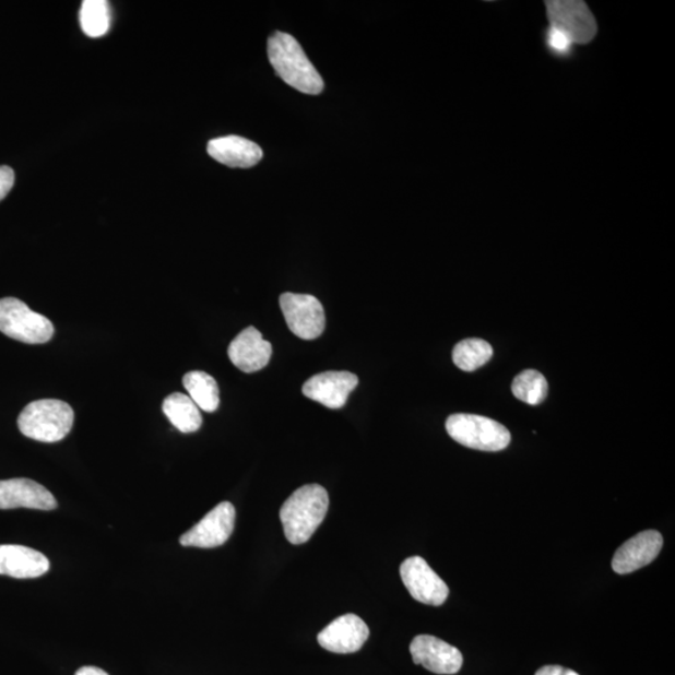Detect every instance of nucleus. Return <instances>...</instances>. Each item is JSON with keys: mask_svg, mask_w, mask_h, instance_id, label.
Instances as JSON below:
<instances>
[{"mask_svg": "<svg viewBox=\"0 0 675 675\" xmlns=\"http://www.w3.org/2000/svg\"><path fill=\"white\" fill-rule=\"evenodd\" d=\"M328 508V492L319 484H308L294 492L280 513L285 538L296 545L307 543L324 521Z\"/></svg>", "mask_w": 675, "mask_h": 675, "instance_id": "1", "label": "nucleus"}, {"mask_svg": "<svg viewBox=\"0 0 675 675\" xmlns=\"http://www.w3.org/2000/svg\"><path fill=\"white\" fill-rule=\"evenodd\" d=\"M268 57L276 74L293 88L311 95L322 93V76L291 34L275 32L268 40Z\"/></svg>", "mask_w": 675, "mask_h": 675, "instance_id": "2", "label": "nucleus"}, {"mask_svg": "<svg viewBox=\"0 0 675 675\" xmlns=\"http://www.w3.org/2000/svg\"><path fill=\"white\" fill-rule=\"evenodd\" d=\"M74 424L72 406L63 401L40 400L32 402L22 411L19 417V428L23 436L42 441L56 443L71 433Z\"/></svg>", "mask_w": 675, "mask_h": 675, "instance_id": "3", "label": "nucleus"}, {"mask_svg": "<svg viewBox=\"0 0 675 675\" xmlns=\"http://www.w3.org/2000/svg\"><path fill=\"white\" fill-rule=\"evenodd\" d=\"M446 429L458 443L483 452H499L512 440L504 424L475 414L450 415Z\"/></svg>", "mask_w": 675, "mask_h": 675, "instance_id": "4", "label": "nucleus"}, {"mask_svg": "<svg viewBox=\"0 0 675 675\" xmlns=\"http://www.w3.org/2000/svg\"><path fill=\"white\" fill-rule=\"evenodd\" d=\"M0 332L25 344H46L55 335L50 320L16 298L0 299Z\"/></svg>", "mask_w": 675, "mask_h": 675, "instance_id": "5", "label": "nucleus"}, {"mask_svg": "<svg viewBox=\"0 0 675 675\" xmlns=\"http://www.w3.org/2000/svg\"><path fill=\"white\" fill-rule=\"evenodd\" d=\"M550 25L568 34L578 46H588L599 34V23L590 7L579 0H557L545 2Z\"/></svg>", "mask_w": 675, "mask_h": 675, "instance_id": "6", "label": "nucleus"}, {"mask_svg": "<svg viewBox=\"0 0 675 675\" xmlns=\"http://www.w3.org/2000/svg\"><path fill=\"white\" fill-rule=\"evenodd\" d=\"M280 305L291 332L300 340L313 341L323 334L324 308L316 297L309 294L284 293Z\"/></svg>", "mask_w": 675, "mask_h": 675, "instance_id": "7", "label": "nucleus"}, {"mask_svg": "<svg viewBox=\"0 0 675 675\" xmlns=\"http://www.w3.org/2000/svg\"><path fill=\"white\" fill-rule=\"evenodd\" d=\"M236 525V508L229 501H222L192 530L180 536L183 547L216 548L227 543Z\"/></svg>", "mask_w": 675, "mask_h": 675, "instance_id": "8", "label": "nucleus"}, {"mask_svg": "<svg viewBox=\"0 0 675 675\" xmlns=\"http://www.w3.org/2000/svg\"><path fill=\"white\" fill-rule=\"evenodd\" d=\"M400 572L406 590L415 601L433 607H440L447 601L448 585L422 557L406 558Z\"/></svg>", "mask_w": 675, "mask_h": 675, "instance_id": "9", "label": "nucleus"}, {"mask_svg": "<svg viewBox=\"0 0 675 675\" xmlns=\"http://www.w3.org/2000/svg\"><path fill=\"white\" fill-rule=\"evenodd\" d=\"M410 651L413 662L436 674H457L463 666L460 649L433 636H418L412 640Z\"/></svg>", "mask_w": 675, "mask_h": 675, "instance_id": "10", "label": "nucleus"}, {"mask_svg": "<svg viewBox=\"0 0 675 675\" xmlns=\"http://www.w3.org/2000/svg\"><path fill=\"white\" fill-rule=\"evenodd\" d=\"M358 383V377L351 371H324L308 379L301 392L327 408L341 410Z\"/></svg>", "mask_w": 675, "mask_h": 675, "instance_id": "11", "label": "nucleus"}, {"mask_svg": "<svg viewBox=\"0 0 675 675\" xmlns=\"http://www.w3.org/2000/svg\"><path fill=\"white\" fill-rule=\"evenodd\" d=\"M369 635L370 631L365 620L356 614H345L320 631L318 643L328 652L351 654L360 651Z\"/></svg>", "mask_w": 675, "mask_h": 675, "instance_id": "12", "label": "nucleus"}, {"mask_svg": "<svg viewBox=\"0 0 675 675\" xmlns=\"http://www.w3.org/2000/svg\"><path fill=\"white\" fill-rule=\"evenodd\" d=\"M663 536L656 531H644L635 535L614 554L612 568L618 575L633 573L660 556Z\"/></svg>", "mask_w": 675, "mask_h": 675, "instance_id": "13", "label": "nucleus"}, {"mask_svg": "<svg viewBox=\"0 0 675 675\" xmlns=\"http://www.w3.org/2000/svg\"><path fill=\"white\" fill-rule=\"evenodd\" d=\"M57 507L55 496L37 482L28 478L0 481V509L54 510Z\"/></svg>", "mask_w": 675, "mask_h": 675, "instance_id": "14", "label": "nucleus"}, {"mask_svg": "<svg viewBox=\"0 0 675 675\" xmlns=\"http://www.w3.org/2000/svg\"><path fill=\"white\" fill-rule=\"evenodd\" d=\"M272 352V344L263 340L262 333L254 327H248L230 343L228 357L245 374H256L267 367Z\"/></svg>", "mask_w": 675, "mask_h": 675, "instance_id": "15", "label": "nucleus"}, {"mask_svg": "<svg viewBox=\"0 0 675 675\" xmlns=\"http://www.w3.org/2000/svg\"><path fill=\"white\" fill-rule=\"evenodd\" d=\"M50 562L45 554L24 545H0V576L16 579L39 578L48 573Z\"/></svg>", "mask_w": 675, "mask_h": 675, "instance_id": "16", "label": "nucleus"}, {"mask_svg": "<svg viewBox=\"0 0 675 675\" xmlns=\"http://www.w3.org/2000/svg\"><path fill=\"white\" fill-rule=\"evenodd\" d=\"M206 151L213 159L230 168H252L263 158L261 146L238 135L216 138L208 143Z\"/></svg>", "mask_w": 675, "mask_h": 675, "instance_id": "17", "label": "nucleus"}, {"mask_svg": "<svg viewBox=\"0 0 675 675\" xmlns=\"http://www.w3.org/2000/svg\"><path fill=\"white\" fill-rule=\"evenodd\" d=\"M163 412L179 431L194 433L202 427V414L192 398L183 393H173L163 402Z\"/></svg>", "mask_w": 675, "mask_h": 675, "instance_id": "18", "label": "nucleus"}, {"mask_svg": "<svg viewBox=\"0 0 675 675\" xmlns=\"http://www.w3.org/2000/svg\"><path fill=\"white\" fill-rule=\"evenodd\" d=\"M183 386L199 410L208 413L218 410L220 388L212 376L201 370L189 371L183 378Z\"/></svg>", "mask_w": 675, "mask_h": 675, "instance_id": "19", "label": "nucleus"}, {"mask_svg": "<svg viewBox=\"0 0 675 675\" xmlns=\"http://www.w3.org/2000/svg\"><path fill=\"white\" fill-rule=\"evenodd\" d=\"M493 357V348L479 338H471L458 343L453 350L454 365L464 371H474L487 365Z\"/></svg>", "mask_w": 675, "mask_h": 675, "instance_id": "20", "label": "nucleus"}, {"mask_svg": "<svg viewBox=\"0 0 675 675\" xmlns=\"http://www.w3.org/2000/svg\"><path fill=\"white\" fill-rule=\"evenodd\" d=\"M80 21L83 32L91 38L106 36L110 27V10L106 0H85Z\"/></svg>", "mask_w": 675, "mask_h": 675, "instance_id": "21", "label": "nucleus"}, {"mask_svg": "<svg viewBox=\"0 0 675 675\" xmlns=\"http://www.w3.org/2000/svg\"><path fill=\"white\" fill-rule=\"evenodd\" d=\"M512 392L525 404L540 405L548 395V382L540 371L528 369L516 377Z\"/></svg>", "mask_w": 675, "mask_h": 675, "instance_id": "22", "label": "nucleus"}, {"mask_svg": "<svg viewBox=\"0 0 675 675\" xmlns=\"http://www.w3.org/2000/svg\"><path fill=\"white\" fill-rule=\"evenodd\" d=\"M543 45L552 58L569 60L576 56L577 46L568 34L548 24L543 31Z\"/></svg>", "mask_w": 675, "mask_h": 675, "instance_id": "23", "label": "nucleus"}, {"mask_svg": "<svg viewBox=\"0 0 675 675\" xmlns=\"http://www.w3.org/2000/svg\"><path fill=\"white\" fill-rule=\"evenodd\" d=\"M15 176L12 168L7 166L0 167V202L11 192Z\"/></svg>", "mask_w": 675, "mask_h": 675, "instance_id": "24", "label": "nucleus"}, {"mask_svg": "<svg viewBox=\"0 0 675 675\" xmlns=\"http://www.w3.org/2000/svg\"><path fill=\"white\" fill-rule=\"evenodd\" d=\"M535 675H579L572 670L562 668L560 665H545Z\"/></svg>", "mask_w": 675, "mask_h": 675, "instance_id": "25", "label": "nucleus"}, {"mask_svg": "<svg viewBox=\"0 0 675 675\" xmlns=\"http://www.w3.org/2000/svg\"><path fill=\"white\" fill-rule=\"evenodd\" d=\"M75 675H109V674L98 668V666H83V668L78 670Z\"/></svg>", "mask_w": 675, "mask_h": 675, "instance_id": "26", "label": "nucleus"}]
</instances>
